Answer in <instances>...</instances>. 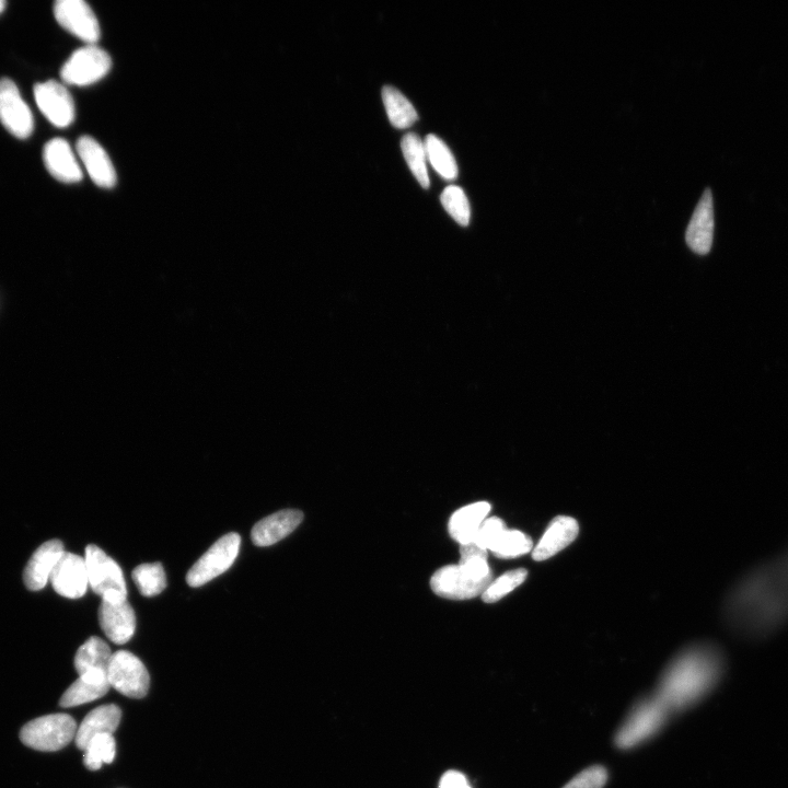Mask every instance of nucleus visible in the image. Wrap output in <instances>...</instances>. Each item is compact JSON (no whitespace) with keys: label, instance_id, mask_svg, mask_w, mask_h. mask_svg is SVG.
I'll return each instance as SVG.
<instances>
[{"label":"nucleus","instance_id":"1","mask_svg":"<svg viewBox=\"0 0 788 788\" xmlns=\"http://www.w3.org/2000/svg\"><path fill=\"white\" fill-rule=\"evenodd\" d=\"M730 631L746 641H761L788 625V564L782 554L752 566L741 576L724 605Z\"/></svg>","mask_w":788,"mask_h":788},{"label":"nucleus","instance_id":"2","mask_svg":"<svg viewBox=\"0 0 788 788\" xmlns=\"http://www.w3.org/2000/svg\"><path fill=\"white\" fill-rule=\"evenodd\" d=\"M724 668L725 659L717 647L711 644L694 646L668 668L656 698L668 712L685 710L717 685Z\"/></svg>","mask_w":788,"mask_h":788},{"label":"nucleus","instance_id":"3","mask_svg":"<svg viewBox=\"0 0 788 788\" xmlns=\"http://www.w3.org/2000/svg\"><path fill=\"white\" fill-rule=\"evenodd\" d=\"M493 581L488 558H475L439 569L431 579L434 593L450 600L482 596Z\"/></svg>","mask_w":788,"mask_h":788},{"label":"nucleus","instance_id":"4","mask_svg":"<svg viewBox=\"0 0 788 788\" xmlns=\"http://www.w3.org/2000/svg\"><path fill=\"white\" fill-rule=\"evenodd\" d=\"M77 724L67 714H52L37 718L21 729L23 744L39 751H59L76 737Z\"/></svg>","mask_w":788,"mask_h":788},{"label":"nucleus","instance_id":"5","mask_svg":"<svg viewBox=\"0 0 788 788\" xmlns=\"http://www.w3.org/2000/svg\"><path fill=\"white\" fill-rule=\"evenodd\" d=\"M89 586L102 600H127V587L121 567L95 544L86 548L85 556Z\"/></svg>","mask_w":788,"mask_h":788},{"label":"nucleus","instance_id":"6","mask_svg":"<svg viewBox=\"0 0 788 788\" xmlns=\"http://www.w3.org/2000/svg\"><path fill=\"white\" fill-rule=\"evenodd\" d=\"M112 68L108 52L96 44L86 45L73 53L64 64L61 77L65 84L86 87L98 83Z\"/></svg>","mask_w":788,"mask_h":788},{"label":"nucleus","instance_id":"7","mask_svg":"<svg viewBox=\"0 0 788 788\" xmlns=\"http://www.w3.org/2000/svg\"><path fill=\"white\" fill-rule=\"evenodd\" d=\"M241 537L236 532L220 538L202 558L197 561L187 575L191 587H201L214 578L227 572L239 554Z\"/></svg>","mask_w":788,"mask_h":788},{"label":"nucleus","instance_id":"8","mask_svg":"<svg viewBox=\"0 0 788 788\" xmlns=\"http://www.w3.org/2000/svg\"><path fill=\"white\" fill-rule=\"evenodd\" d=\"M668 713L657 698L637 705L628 721L619 730L616 738L617 747L630 749L640 745L663 727Z\"/></svg>","mask_w":788,"mask_h":788},{"label":"nucleus","instance_id":"9","mask_svg":"<svg viewBox=\"0 0 788 788\" xmlns=\"http://www.w3.org/2000/svg\"><path fill=\"white\" fill-rule=\"evenodd\" d=\"M111 688L127 698L143 699L149 689V674L141 659L130 652L112 655L107 671Z\"/></svg>","mask_w":788,"mask_h":788},{"label":"nucleus","instance_id":"10","mask_svg":"<svg viewBox=\"0 0 788 788\" xmlns=\"http://www.w3.org/2000/svg\"><path fill=\"white\" fill-rule=\"evenodd\" d=\"M54 15L61 27L87 45L100 40L98 18L84 0H59L54 5Z\"/></svg>","mask_w":788,"mask_h":788},{"label":"nucleus","instance_id":"11","mask_svg":"<svg viewBox=\"0 0 788 788\" xmlns=\"http://www.w3.org/2000/svg\"><path fill=\"white\" fill-rule=\"evenodd\" d=\"M0 123L19 139H27L34 130L32 111L9 78L0 79Z\"/></svg>","mask_w":788,"mask_h":788},{"label":"nucleus","instance_id":"12","mask_svg":"<svg viewBox=\"0 0 788 788\" xmlns=\"http://www.w3.org/2000/svg\"><path fill=\"white\" fill-rule=\"evenodd\" d=\"M38 108L54 126L65 129L76 117L75 102L68 89L55 80L34 87Z\"/></svg>","mask_w":788,"mask_h":788},{"label":"nucleus","instance_id":"13","mask_svg":"<svg viewBox=\"0 0 788 788\" xmlns=\"http://www.w3.org/2000/svg\"><path fill=\"white\" fill-rule=\"evenodd\" d=\"M76 152L90 179L98 187L113 189L117 185V170H115L107 150L95 138L87 135L81 136L76 144Z\"/></svg>","mask_w":788,"mask_h":788},{"label":"nucleus","instance_id":"14","mask_svg":"<svg viewBox=\"0 0 788 788\" xmlns=\"http://www.w3.org/2000/svg\"><path fill=\"white\" fill-rule=\"evenodd\" d=\"M50 581L57 594L79 599L86 594L89 579L85 559L65 552L51 575Z\"/></svg>","mask_w":788,"mask_h":788},{"label":"nucleus","instance_id":"15","mask_svg":"<svg viewBox=\"0 0 788 788\" xmlns=\"http://www.w3.org/2000/svg\"><path fill=\"white\" fill-rule=\"evenodd\" d=\"M99 622L103 633L118 645L129 642L136 630L135 612L127 600L120 602L102 600Z\"/></svg>","mask_w":788,"mask_h":788},{"label":"nucleus","instance_id":"16","mask_svg":"<svg viewBox=\"0 0 788 788\" xmlns=\"http://www.w3.org/2000/svg\"><path fill=\"white\" fill-rule=\"evenodd\" d=\"M714 204L711 189H706L690 220L686 233L688 246L695 253L705 256L713 245L714 238Z\"/></svg>","mask_w":788,"mask_h":788},{"label":"nucleus","instance_id":"17","mask_svg":"<svg viewBox=\"0 0 788 788\" xmlns=\"http://www.w3.org/2000/svg\"><path fill=\"white\" fill-rule=\"evenodd\" d=\"M43 160L46 169L57 181L72 184L84 178L83 169L66 139H51L44 147Z\"/></svg>","mask_w":788,"mask_h":788},{"label":"nucleus","instance_id":"18","mask_svg":"<svg viewBox=\"0 0 788 788\" xmlns=\"http://www.w3.org/2000/svg\"><path fill=\"white\" fill-rule=\"evenodd\" d=\"M304 514L296 509H285L266 517L254 525L251 540L257 547H270L285 539L303 523Z\"/></svg>","mask_w":788,"mask_h":788},{"label":"nucleus","instance_id":"19","mask_svg":"<svg viewBox=\"0 0 788 788\" xmlns=\"http://www.w3.org/2000/svg\"><path fill=\"white\" fill-rule=\"evenodd\" d=\"M64 544L60 540H51L33 553L23 573V581L28 589L39 591L50 581L51 575L62 555Z\"/></svg>","mask_w":788,"mask_h":788},{"label":"nucleus","instance_id":"20","mask_svg":"<svg viewBox=\"0 0 788 788\" xmlns=\"http://www.w3.org/2000/svg\"><path fill=\"white\" fill-rule=\"evenodd\" d=\"M579 526L573 517L559 516L551 521L537 546L532 550V558L538 562L547 561L569 547L576 540Z\"/></svg>","mask_w":788,"mask_h":788},{"label":"nucleus","instance_id":"21","mask_svg":"<svg viewBox=\"0 0 788 788\" xmlns=\"http://www.w3.org/2000/svg\"><path fill=\"white\" fill-rule=\"evenodd\" d=\"M122 713L119 706L103 705L91 711L77 729L76 745L84 750L92 739L101 735H113L121 722Z\"/></svg>","mask_w":788,"mask_h":788},{"label":"nucleus","instance_id":"22","mask_svg":"<svg viewBox=\"0 0 788 788\" xmlns=\"http://www.w3.org/2000/svg\"><path fill=\"white\" fill-rule=\"evenodd\" d=\"M491 509L488 502H478L458 509L449 520L451 538L460 543V546L474 542Z\"/></svg>","mask_w":788,"mask_h":788},{"label":"nucleus","instance_id":"23","mask_svg":"<svg viewBox=\"0 0 788 788\" xmlns=\"http://www.w3.org/2000/svg\"><path fill=\"white\" fill-rule=\"evenodd\" d=\"M110 688L107 672L97 670L86 672L66 690L60 705L62 708H75L96 701L103 698Z\"/></svg>","mask_w":788,"mask_h":788},{"label":"nucleus","instance_id":"24","mask_svg":"<svg viewBox=\"0 0 788 788\" xmlns=\"http://www.w3.org/2000/svg\"><path fill=\"white\" fill-rule=\"evenodd\" d=\"M112 655L109 645L100 637H90L79 647L75 656V667L79 676L89 671L107 672Z\"/></svg>","mask_w":788,"mask_h":788},{"label":"nucleus","instance_id":"25","mask_svg":"<svg viewBox=\"0 0 788 788\" xmlns=\"http://www.w3.org/2000/svg\"><path fill=\"white\" fill-rule=\"evenodd\" d=\"M382 100H384L390 123L397 129H409L419 120V115L412 103L397 88L391 86L382 88Z\"/></svg>","mask_w":788,"mask_h":788},{"label":"nucleus","instance_id":"26","mask_svg":"<svg viewBox=\"0 0 788 788\" xmlns=\"http://www.w3.org/2000/svg\"><path fill=\"white\" fill-rule=\"evenodd\" d=\"M426 156L433 168L446 180H455L458 177V166L453 153L442 139L431 134L424 141Z\"/></svg>","mask_w":788,"mask_h":788},{"label":"nucleus","instance_id":"27","mask_svg":"<svg viewBox=\"0 0 788 788\" xmlns=\"http://www.w3.org/2000/svg\"><path fill=\"white\" fill-rule=\"evenodd\" d=\"M401 148L410 170L421 184V187L424 189L430 188V177H428L426 167V150L420 136L415 133L405 135L401 142Z\"/></svg>","mask_w":788,"mask_h":788},{"label":"nucleus","instance_id":"28","mask_svg":"<svg viewBox=\"0 0 788 788\" xmlns=\"http://www.w3.org/2000/svg\"><path fill=\"white\" fill-rule=\"evenodd\" d=\"M533 550V542L526 533L505 529L492 544L489 552L498 559H515Z\"/></svg>","mask_w":788,"mask_h":788},{"label":"nucleus","instance_id":"29","mask_svg":"<svg viewBox=\"0 0 788 788\" xmlns=\"http://www.w3.org/2000/svg\"><path fill=\"white\" fill-rule=\"evenodd\" d=\"M132 577L139 593L144 597L157 596L167 587L166 573L160 563L139 565L133 571Z\"/></svg>","mask_w":788,"mask_h":788},{"label":"nucleus","instance_id":"30","mask_svg":"<svg viewBox=\"0 0 788 788\" xmlns=\"http://www.w3.org/2000/svg\"><path fill=\"white\" fill-rule=\"evenodd\" d=\"M117 753V745L113 735L97 736L90 741L85 749L84 761L86 767L91 771H97L102 764H110Z\"/></svg>","mask_w":788,"mask_h":788},{"label":"nucleus","instance_id":"31","mask_svg":"<svg viewBox=\"0 0 788 788\" xmlns=\"http://www.w3.org/2000/svg\"><path fill=\"white\" fill-rule=\"evenodd\" d=\"M527 576V570L517 569L506 572L502 576L493 579L488 589H486L482 595L483 601L486 602V604H494V602L503 599L521 584H524Z\"/></svg>","mask_w":788,"mask_h":788},{"label":"nucleus","instance_id":"32","mask_svg":"<svg viewBox=\"0 0 788 788\" xmlns=\"http://www.w3.org/2000/svg\"><path fill=\"white\" fill-rule=\"evenodd\" d=\"M440 201L456 222L463 227L470 223L471 210L468 197L465 192L456 185H449L440 196Z\"/></svg>","mask_w":788,"mask_h":788},{"label":"nucleus","instance_id":"33","mask_svg":"<svg viewBox=\"0 0 788 788\" xmlns=\"http://www.w3.org/2000/svg\"><path fill=\"white\" fill-rule=\"evenodd\" d=\"M607 781V769L602 766H594L577 774L563 788H604Z\"/></svg>","mask_w":788,"mask_h":788},{"label":"nucleus","instance_id":"34","mask_svg":"<svg viewBox=\"0 0 788 788\" xmlns=\"http://www.w3.org/2000/svg\"><path fill=\"white\" fill-rule=\"evenodd\" d=\"M505 529L506 526L501 518H486L478 532L477 537L474 539V543H477L480 548L489 552L494 541Z\"/></svg>","mask_w":788,"mask_h":788},{"label":"nucleus","instance_id":"35","mask_svg":"<svg viewBox=\"0 0 788 788\" xmlns=\"http://www.w3.org/2000/svg\"><path fill=\"white\" fill-rule=\"evenodd\" d=\"M438 788H472L465 774L451 770L440 779Z\"/></svg>","mask_w":788,"mask_h":788},{"label":"nucleus","instance_id":"36","mask_svg":"<svg viewBox=\"0 0 788 788\" xmlns=\"http://www.w3.org/2000/svg\"><path fill=\"white\" fill-rule=\"evenodd\" d=\"M6 6H7V3L5 2V0H0V14L3 13V11L6 8Z\"/></svg>","mask_w":788,"mask_h":788},{"label":"nucleus","instance_id":"37","mask_svg":"<svg viewBox=\"0 0 788 788\" xmlns=\"http://www.w3.org/2000/svg\"><path fill=\"white\" fill-rule=\"evenodd\" d=\"M781 554L783 555V558L785 559V561H786V562H787V564H788V548H787V549H786V550H785L783 553H781Z\"/></svg>","mask_w":788,"mask_h":788}]
</instances>
